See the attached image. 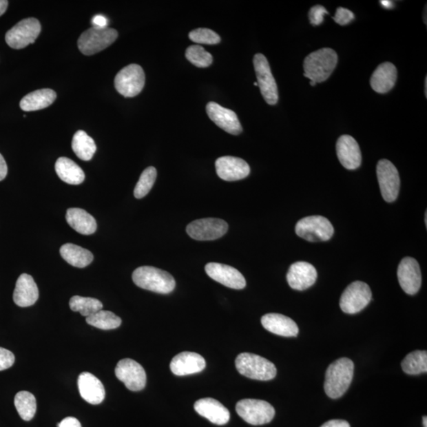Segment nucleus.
Here are the masks:
<instances>
[{"mask_svg":"<svg viewBox=\"0 0 427 427\" xmlns=\"http://www.w3.org/2000/svg\"><path fill=\"white\" fill-rule=\"evenodd\" d=\"M14 406L20 417L25 421H30L34 417L37 410L36 398L28 391H21L16 394Z\"/></svg>","mask_w":427,"mask_h":427,"instance_id":"nucleus-33","label":"nucleus"},{"mask_svg":"<svg viewBox=\"0 0 427 427\" xmlns=\"http://www.w3.org/2000/svg\"><path fill=\"white\" fill-rule=\"evenodd\" d=\"M134 284L142 289L158 293H169L174 290L176 282L169 272L151 266H143L133 272Z\"/></svg>","mask_w":427,"mask_h":427,"instance_id":"nucleus-3","label":"nucleus"},{"mask_svg":"<svg viewBox=\"0 0 427 427\" xmlns=\"http://www.w3.org/2000/svg\"><path fill=\"white\" fill-rule=\"evenodd\" d=\"M118 37L114 29L90 28L80 36L78 47L80 52L85 56H92L110 46Z\"/></svg>","mask_w":427,"mask_h":427,"instance_id":"nucleus-7","label":"nucleus"},{"mask_svg":"<svg viewBox=\"0 0 427 427\" xmlns=\"http://www.w3.org/2000/svg\"><path fill=\"white\" fill-rule=\"evenodd\" d=\"M354 362L346 357L335 360L325 375L324 391L328 397L338 399L348 391L354 377Z\"/></svg>","mask_w":427,"mask_h":427,"instance_id":"nucleus-1","label":"nucleus"},{"mask_svg":"<svg viewBox=\"0 0 427 427\" xmlns=\"http://www.w3.org/2000/svg\"><path fill=\"white\" fill-rule=\"evenodd\" d=\"M338 56L329 48L308 55L304 61V76L316 83L326 81L337 65Z\"/></svg>","mask_w":427,"mask_h":427,"instance_id":"nucleus-2","label":"nucleus"},{"mask_svg":"<svg viewBox=\"0 0 427 427\" xmlns=\"http://www.w3.org/2000/svg\"><path fill=\"white\" fill-rule=\"evenodd\" d=\"M228 231L227 222L216 218H201L191 222L186 231L196 241H213L222 238Z\"/></svg>","mask_w":427,"mask_h":427,"instance_id":"nucleus-12","label":"nucleus"},{"mask_svg":"<svg viewBox=\"0 0 427 427\" xmlns=\"http://www.w3.org/2000/svg\"><path fill=\"white\" fill-rule=\"evenodd\" d=\"M253 64L258 87L266 103L271 105H275L279 101V94L268 60L263 54L258 53L253 58Z\"/></svg>","mask_w":427,"mask_h":427,"instance_id":"nucleus-11","label":"nucleus"},{"mask_svg":"<svg viewBox=\"0 0 427 427\" xmlns=\"http://www.w3.org/2000/svg\"><path fill=\"white\" fill-rule=\"evenodd\" d=\"M15 357L12 351L0 348V371L9 369L14 363Z\"/></svg>","mask_w":427,"mask_h":427,"instance_id":"nucleus-41","label":"nucleus"},{"mask_svg":"<svg viewBox=\"0 0 427 427\" xmlns=\"http://www.w3.org/2000/svg\"><path fill=\"white\" fill-rule=\"evenodd\" d=\"M206 362L204 357L194 352H181L170 363V370L177 376H186L205 370Z\"/></svg>","mask_w":427,"mask_h":427,"instance_id":"nucleus-21","label":"nucleus"},{"mask_svg":"<svg viewBox=\"0 0 427 427\" xmlns=\"http://www.w3.org/2000/svg\"><path fill=\"white\" fill-rule=\"evenodd\" d=\"M114 84L117 92L124 97H136L145 85V74L138 64H130L117 73Z\"/></svg>","mask_w":427,"mask_h":427,"instance_id":"nucleus-9","label":"nucleus"},{"mask_svg":"<svg viewBox=\"0 0 427 427\" xmlns=\"http://www.w3.org/2000/svg\"><path fill=\"white\" fill-rule=\"evenodd\" d=\"M41 25L34 18L21 20L10 29L5 37L7 44L14 50H21L34 44L40 35Z\"/></svg>","mask_w":427,"mask_h":427,"instance_id":"nucleus-10","label":"nucleus"},{"mask_svg":"<svg viewBox=\"0 0 427 427\" xmlns=\"http://www.w3.org/2000/svg\"><path fill=\"white\" fill-rule=\"evenodd\" d=\"M78 387L82 398L87 403L97 405L103 402L105 397V387L92 373H82L79 376Z\"/></svg>","mask_w":427,"mask_h":427,"instance_id":"nucleus-22","label":"nucleus"},{"mask_svg":"<svg viewBox=\"0 0 427 427\" xmlns=\"http://www.w3.org/2000/svg\"><path fill=\"white\" fill-rule=\"evenodd\" d=\"M261 324L269 332L285 337H295L299 333L297 324L280 313H268L261 318Z\"/></svg>","mask_w":427,"mask_h":427,"instance_id":"nucleus-25","label":"nucleus"},{"mask_svg":"<svg viewBox=\"0 0 427 427\" xmlns=\"http://www.w3.org/2000/svg\"><path fill=\"white\" fill-rule=\"evenodd\" d=\"M237 413L247 423L254 425H264L273 419L275 408L264 400L244 399L236 405Z\"/></svg>","mask_w":427,"mask_h":427,"instance_id":"nucleus-6","label":"nucleus"},{"mask_svg":"<svg viewBox=\"0 0 427 427\" xmlns=\"http://www.w3.org/2000/svg\"><path fill=\"white\" fill-rule=\"evenodd\" d=\"M235 366L242 375L253 380L270 381L277 373L273 363L255 354H240L235 360Z\"/></svg>","mask_w":427,"mask_h":427,"instance_id":"nucleus-4","label":"nucleus"},{"mask_svg":"<svg viewBox=\"0 0 427 427\" xmlns=\"http://www.w3.org/2000/svg\"><path fill=\"white\" fill-rule=\"evenodd\" d=\"M55 169L58 177L67 184L77 185L82 184L85 180L83 170L70 158H58Z\"/></svg>","mask_w":427,"mask_h":427,"instance_id":"nucleus-29","label":"nucleus"},{"mask_svg":"<svg viewBox=\"0 0 427 427\" xmlns=\"http://www.w3.org/2000/svg\"><path fill=\"white\" fill-rule=\"evenodd\" d=\"M69 306L72 311L79 312L85 317L92 316L103 308V303L98 299L81 296H73L69 302Z\"/></svg>","mask_w":427,"mask_h":427,"instance_id":"nucleus-34","label":"nucleus"},{"mask_svg":"<svg viewBox=\"0 0 427 427\" xmlns=\"http://www.w3.org/2000/svg\"><path fill=\"white\" fill-rule=\"evenodd\" d=\"M189 39L198 44L217 45L220 43V35L209 29L200 28L189 33Z\"/></svg>","mask_w":427,"mask_h":427,"instance_id":"nucleus-38","label":"nucleus"},{"mask_svg":"<svg viewBox=\"0 0 427 427\" xmlns=\"http://www.w3.org/2000/svg\"><path fill=\"white\" fill-rule=\"evenodd\" d=\"M402 370L409 375H418L427 371V352L415 351L404 357Z\"/></svg>","mask_w":427,"mask_h":427,"instance_id":"nucleus-32","label":"nucleus"},{"mask_svg":"<svg viewBox=\"0 0 427 427\" xmlns=\"http://www.w3.org/2000/svg\"><path fill=\"white\" fill-rule=\"evenodd\" d=\"M377 176L383 199L388 202L397 199L400 179L398 170L388 160L382 159L377 165Z\"/></svg>","mask_w":427,"mask_h":427,"instance_id":"nucleus-13","label":"nucleus"},{"mask_svg":"<svg viewBox=\"0 0 427 427\" xmlns=\"http://www.w3.org/2000/svg\"><path fill=\"white\" fill-rule=\"evenodd\" d=\"M320 427H351L348 421L341 419H333L327 421Z\"/></svg>","mask_w":427,"mask_h":427,"instance_id":"nucleus-44","label":"nucleus"},{"mask_svg":"<svg viewBox=\"0 0 427 427\" xmlns=\"http://www.w3.org/2000/svg\"><path fill=\"white\" fill-rule=\"evenodd\" d=\"M216 169L218 177L227 181L242 180L250 174L249 165L244 160L232 156L218 158Z\"/></svg>","mask_w":427,"mask_h":427,"instance_id":"nucleus-19","label":"nucleus"},{"mask_svg":"<svg viewBox=\"0 0 427 427\" xmlns=\"http://www.w3.org/2000/svg\"><path fill=\"white\" fill-rule=\"evenodd\" d=\"M317 279V271L311 264L298 261L293 264L287 275L288 284L293 290L305 291Z\"/></svg>","mask_w":427,"mask_h":427,"instance_id":"nucleus-17","label":"nucleus"},{"mask_svg":"<svg viewBox=\"0 0 427 427\" xmlns=\"http://www.w3.org/2000/svg\"><path fill=\"white\" fill-rule=\"evenodd\" d=\"M87 324L103 330L115 329L121 326L122 320L110 311H101L95 313L85 319Z\"/></svg>","mask_w":427,"mask_h":427,"instance_id":"nucleus-35","label":"nucleus"},{"mask_svg":"<svg viewBox=\"0 0 427 427\" xmlns=\"http://www.w3.org/2000/svg\"><path fill=\"white\" fill-rule=\"evenodd\" d=\"M196 412L216 425H225L228 423L231 414L228 409L218 400L213 398H204L197 400L194 404Z\"/></svg>","mask_w":427,"mask_h":427,"instance_id":"nucleus-23","label":"nucleus"},{"mask_svg":"<svg viewBox=\"0 0 427 427\" xmlns=\"http://www.w3.org/2000/svg\"><path fill=\"white\" fill-rule=\"evenodd\" d=\"M157 178V170L153 167H149L143 171L140 180L136 184L134 196L136 199H142L145 197L152 190Z\"/></svg>","mask_w":427,"mask_h":427,"instance_id":"nucleus-36","label":"nucleus"},{"mask_svg":"<svg viewBox=\"0 0 427 427\" xmlns=\"http://www.w3.org/2000/svg\"><path fill=\"white\" fill-rule=\"evenodd\" d=\"M336 152L342 165L346 169L354 170L362 163V154L359 143L348 135L342 136L336 143Z\"/></svg>","mask_w":427,"mask_h":427,"instance_id":"nucleus-20","label":"nucleus"},{"mask_svg":"<svg viewBox=\"0 0 427 427\" xmlns=\"http://www.w3.org/2000/svg\"><path fill=\"white\" fill-rule=\"evenodd\" d=\"M205 271L212 280L231 289L242 290L247 287V281L243 275L231 266L208 263L205 266Z\"/></svg>","mask_w":427,"mask_h":427,"instance_id":"nucleus-16","label":"nucleus"},{"mask_svg":"<svg viewBox=\"0 0 427 427\" xmlns=\"http://www.w3.org/2000/svg\"><path fill=\"white\" fill-rule=\"evenodd\" d=\"M8 3H9L7 0H0V16H2L5 12H6Z\"/></svg>","mask_w":427,"mask_h":427,"instance_id":"nucleus-46","label":"nucleus"},{"mask_svg":"<svg viewBox=\"0 0 427 427\" xmlns=\"http://www.w3.org/2000/svg\"><path fill=\"white\" fill-rule=\"evenodd\" d=\"M382 6L386 9H392L394 6V4L392 1H381L380 2Z\"/></svg>","mask_w":427,"mask_h":427,"instance_id":"nucleus-47","label":"nucleus"},{"mask_svg":"<svg viewBox=\"0 0 427 427\" xmlns=\"http://www.w3.org/2000/svg\"><path fill=\"white\" fill-rule=\"evenodd\" d=\"M328 14L326 8L317 5L309 10V19L313 25H319L323 23L324 14Z\"/></svg>","mask_w":427,"mask_h":427,"instance_id":"nucleus-39","label":"nucleus"},{"mask_svg":"<svg viewBox=\"0 0 427 427\" xmlns=\"http://www.w3.org/2000/svg\"><path fill=\"white\" fill-rule=\"evenodd\" d=\"M92 23L94 28L105 29L109 24V21L103 15H95L92 19Z\"/></svg>","mask_w":427,"mask_h":427,"instance_id":"nucleus-42","label":"nucleus"},{"mask_svg":"<svg viewBox=\"0 0 427 427\" xmlns=\"http://www.w3.org/2000/svg\"><path fill=\"white\" fill-rule=\"evenodd\" d=\"M398 281L403 291L409 295L418 293L421 284L420 267L413 258H404L398 267Z\"/></svg>","mask_w":427,"mask_h":427,"instance_id":"nucleus-15","label":"nucleus"},{"mask_svg":"<svg viewBox=\"0 0 427 427\" xmlns=\"http://www.w3.org/2000/svg\"><path fill=\"white\" fill-rule=\"evenodd\" d=\"M66 220L76 232L90 235L97 231V222L95 218L81 208H69L66 214Z\"/></svg>","mask_w":427,"mask_h":427,"instance_id":"nucleus-27","label":"nucleus"},{"mask_svg":"<svg viewBox=\"0 0 427 427\" xmlns=\"http://www.w3.org/2000/svg\"><path fill=\"white\" fill-rule=\"evenodd\" d=\"M372 300V292L366 282L355 281L342 293L340 306L342 311L355 314L364 309Z\"/></svg>","mask_w":427,"mask_h":427,"instance_id":"nucleus-8","label":"nucleus"},{"mask_svg":"<svg viewBox=\"0 0 427 427\" xmlns=\"http://www.w3.org/2000/svg\"><path fill=\"white\" fill-rule=\"evenodd\" d=\"M397 79V70L394 64L389 62L383 63L372 74L371 87L378 94H386L394 87Z\"/></svg>","mask_w":427,"mask_h":427,"instance_id":"nucleus-26","label":"nucleus"},{"mask_svg":"<svg viewBox=\"0 0 427 427\" xmlns=\"http://www.w3.org/2000/svg\"><path fill=\"white\" fill-rule=\"evenodd\" d=\"M115 375L117 379L133 392L143 390L146 386L147 375L143 367L135 360L125 359L117 363Z\"/></svg>","mask_w":427,"mask_h":427,"instance_id":"nucleus-14","label":"nucleus"},{"mask_svg":"<svg viewBox=\"0 0 427 427\" xmlns=\"http://www.w3.org/2000/svg\"><path fill=\"white\" fill-rule=\"evenodd\" d=\"M186 58L197 67H207L213 62V57L200 45H191L186 50Z\"/></svg>","mask_w":427,"mask_h":427,"instance_id":"nucleus-37","label":"nucleus"},{"mask_svg":"<svg viewBox=\"0 0 427 427\" xmlns=\"http://www.w3.org/2000/svg\"><path fill=\"white\" fill-rule=\"evenodd\" d=\"M336 23L341 25H348L355 19V14L350 10L339 8L333 17Z\"/></svg>","mask_w":427,"mask_h":427,"instance_id":"nucleus-40","label":"nucleus"},{"mask_svg":"<svg viewBox=\"0 0 427 427\" xmlns=\"http://www.w3.org/2000/svg\"><path fill=\"white\" fill-rule=\"evenodd\" d=\"M56 94L51 89L36 90L25 96L20 101V108L25 112L37 111L47 108L54 103Z\"/></svg>","mask_w":427,"mask_h":427,"instance_id":"nucleus-28","label":"nucleus"},{"mask_svg":"<svg viewBox=\"0 0 427 427\" xmlns=\"http://www.w3.org/2000/svg\"><path fill=\"white\" fill-rule=\"evenodd\" d=\"M63 259L69 264L83 269L92 263L94 256L89 250L74 244H65L60 249Z\"/></svg>","mask_w":427,"mask_h":427,"instance_id":"nucleus-30","label":"nucleus"},{"mask_svg":"<svg viewBox=\"0 0 427 427\" xmlns=\"http://www.w3.org/2000/svg\"><path fill=\"white\" fill-rule=\"evenodd\" d=\"M39 298L37 287L33 277L28 274H21L16 282L13 299L16 305L20 307L33 306Z\"/></svg>","mask_w":427,"mask_h":427,"instance_id":"nucleus-24","label":"nucleus"},{"mask_svg":"<svg viewBox=\"0 0 427 427\" xmlns=\"http://www.w3.org/2000/svg\"><path fill=\"white\" fill-rule=\"evenodd\" d=\"M72 149L77 157L83 161H90L97 151V147L93 138L84 131L79 130L73 136Z\"/></svg>","mask_w":427,"mask_h":427,"instance_id":"nucleus-31","label":"nucleus"},{"mask_svg":"<svg viewBox=\"0 0 427 427\" xmlns=\"http://www.w3.org/2000/svg\"><path fill=\"white\" fill-rule=\"evenodd\" d=\"M423 420H424V426L425 427H427V418H426V416H424V417L423 418Z\"/></svg>","mask_w":427,"mask_h":427,"instance_id":"nucleus-48","label":"nucleus"},{"mask_svg":"<svg viewBox=\"0 0 427 427\" xmlns=\"http://www.w3.org/2000/svg\"><path fill=\"white\" fill-rule=\"evenodd\" d=\"M426 92H427V78H426V80H425V94L426 96L427 95Z\"/></svg>","mask_w":427,"mask_h":427,"instance_id":"nucleus-49","label":"nucleus"},{"mask_svg":"<svg viewBox=\"0 0 427 427\" xmlns=\"http://www.w3.org/2000/svg\"><path fill=\"white\" fill-rule=\"evenodd\" d=\"M254 85H256V87H258V83H254Z\"/></svg>","mask_w":427,"mask_h":427,"instance_id":"nucleus-51","label":"nucleus"},{"mask_svg":"<svg viewBox=\"0 0 427 427\" xmlns=\"http://www.w3.org/2000/svg\"><path fill=\"white\" fill-rule=\"evenodd\" d=\"M58 427H82L80 421L74 417H67L63 419L60 424H58Z\"/></svg>","mask_w":427,"mask_h":427,"instance_id":"nucleus-43","label":"nucleus"},{"mask_svg":"<svg viewBox=\"0 0 427 427\" xmlns=\"http://www.w3.org/2000/svg\"><path fill=\"white\" fill-rule=\"evenodd\" d=\"M207 114L215 124L229 134L238 136L242 132V127L233 111L224 108L216 103H209L206 107Z\"/></svg>","mask_w":427,"mask_h":427,"instance_id":"nucleus-18","label":"nucleus"},{"mask_svg":"<svg viewBox=\"0 0 427 427\" xmlns=\"http://www.w3.org/2000/svg\"><path fill=\"white\" fill-rule=\"evenodd\" d=\"M316 84H317L316 83L311 81V85H313V87H314V85Z\"/></svg>","mask_w":427,"mask_h":427,"instance_id":"nucleus-50","label":"nucleus"},{"mask_svg":"<svg viewBox=\"0 0 427 427\" xmlns=\"http://www.w3.org/2000/svg\"><path fill=\"white\" fill-rule=\"evenodd\" d=\"M298 236L308 242H326L333 237L334 228L328 218L313 216L302 218L296 224Z\"/></svg>","mask_w":427,"mask_h":427,"instance_id":"nucleus-5","label":"nucleus"},{"mask_svg":"<svg viewBox=\"0 0 427 427\" xmlns=\"http://www.w3.org/2000/svg\"><path fill=\"white\" fill-rule=\"evenodd\" d=\"M8 165L1 154H0V181L5 179L8 175Z\"/></svg>","mask_w":427,"mask_h":427,"instance_id":"nucleus-45","label":"nucleus"}]
</instances>
